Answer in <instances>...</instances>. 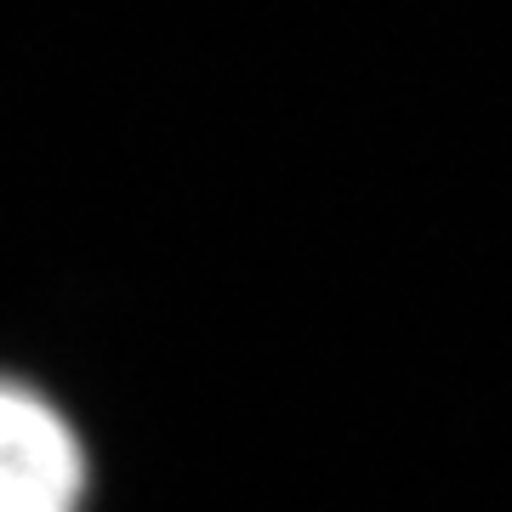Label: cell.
Instances as JSON below:
<instances>
[{"label":"cell","mask_w":512,"mask_h":512,"mask_svg":"<svg viewBox=\"0 0 512 512\" xmlns=\"http://www.w3.org/2000/svg\"><path fill=\"white\" fill-rule=\"evenodd\" d=\"M92 461L52 393L0 376V512H86Z\"/></svg>","instance_id":"cell-1"}]
</instances>
